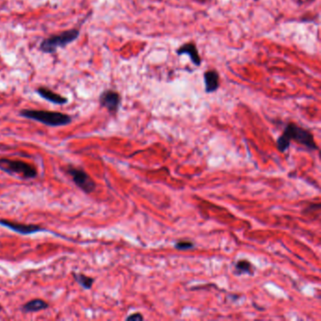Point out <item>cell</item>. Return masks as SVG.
<instances>
[{
    "label": "cell",
    "instance_id": "6da1fadb",
    "mask_svg": "<svg viewBox=\"0 0 321 321\" xmlns=\"http://www.w3.org/2000/svg\"><path fill=\"white\" fill-rule=\"evenodd\" d=\"M290 140H294L303 146L311 150H318V145L315 142L314 136L311 132L290 123L285 128L283 135L277 140V148L280 152H285L290 145Z\"/></svg>",
    "mask_w": 321,
    "mask_h": 321
},
{
    "label": "cell",
    "instance_id": "7a4b0ae2",
    "mask_svg": "<svg viewBox=\"0 0 321 321\" xmlns=\"http://www.w3.org/2000/svg\"><path fill=\"white\" fill-rule=\"evenodd\" d=\"M19 115L24 118L33 120L41 124H44L47 127H52V128L64 127L72 123V117L70 115L62 112H57V111L22 110L19 112Z\"/></svg>",
    "mask_w": 321,
    "mask_h": 321
},
{
    "label": "cell",
    "instance_id": "3957f363",
    "mask_svg": "<svg viewBox=\"0 0 321 321\" xmlns=\"http://www.w3.org/2000/svg\"><path fill=\"white\" fill-rule=\"evenodd\" d=\"M80 34L79 29L72 28L65 30L60 34H56L46 38L40 44L39 49L41 52L46 54L55 53L59 48H64L66 46L73 43Z\"/></svg>",
    "mask_w": 321,
    "mask_h": 321
},
{
    "label": "cell",
    "instance_id": "277c9868",
    "mask_svg": "<svg viewBox=\"0 0 321 321\" xmlns=\"http://www.w3.org/2000/svg\"><path fill=\"white\" fill-rule=\"evenodd\" d=\"M0 171L9 175H17L22 179H33L38 175L34 166L25 161L9 158H0Z\"/></svg>",
    "mask_w": 321,
    "mask_h": 321
},
{
    "label": "cell",
    "instance_id": "5b68a950",
    "mask_svg": "<svg viewBox=\"0 0 321 321\" xmlns=\"http://www.w3.org/2000/svg\"><path fill=\"white\" fill-rule=\"evenodd\" d=\"M67 174L72 177L74 185L86 194H91L96 189V183L84 170L69 165L66 168Z\"/></svg>",
    "mask_w": 321,
    "mask_h": 321
},
{
    "label": "cell",
    "instance_id": "8992f818",
    "mask_svg": "<svg viewBox=\"0 0 321 321\" xmlns=\"http://www.w3.org/2000/svg\"><path fill=\"white\" fill-rule=\"evenodd\" d=\"M0 225L11 230L20 235L28 236V235H32L36 234L38 232H45L46 229L41 227L40 225L36 224H25V223H20V222H14L9 220H0Z\"/></svg>",
    "mask_w": 321,
    "mask_h": 321
},
{
    "label": "cell",
    "instance_id": "52a82bcc",
    "mask_svg": "<svg viewBox=\"0 0 321 321\" xmlns=\"http://www.w3.org/2000/svg\"><path fill=\"white\" fill-rule=\"evenodd\" d=\"M99 103L102 108L107 109L110 114H116L121 105V95L112 90H106L99 96Z\"/></svg>",
    "mask_w": 321,
    "mask_h": 321
},
{
    "label": "cell",
    "instance_id": "ba28073f",
    "mask_svg": "<svg viewBox=\"0 0 321 321\" xmlns=\"http://www.w3.org/2000/svg\"><path fill=\"white\" fill-rule=\"evenodd\" d=\"M36 92L43 98L45 99L46 101L50 102V103H53L55 105H65L68 103V98H66L64 96L57 93V92H54L53 91H51L50 89L46 88V87H40V88H37Z\"/></svg>",
    "mask_w": 321,
    "mask_h": 321
},
{
    "label": "cell",
    "instance_id": "9c48e42d",
    "mask_svg": "<svg viewBox=\"0 0 321 321\" xmlns=\"http://www.w3.org/2000/svg\"><path fill=\"white\" fill-rule=\"evenodd\" d=\"M176 53L177 55H188L192 62H193L194 64L196 66H200L201 64H202V61H201V57L199 56V53H198V50H197V47L196 46L193 44V43H188V44H185L183 46H181L180 48H178L176 50Z\"/></svg>",
    "mask_w": 321,
    "mask_h": 321
},
{
    "label": "cell",
    "instance_id": "30bf717a",
    "mask_svg": "<svg viewBox=\"0 0 321 321\" xmlns=\"http://www.w3.org/2000/svg\"><path fill=\"white\" fill-rule=\"evenodd\" d=\"M204 84H205V92H216L220 87V75L217 71L210 70L206 71L203 74Z\"/></svg>",
    "mask_w": 321,
    "mask_h": 321
},
{
    "label": "cell",
    "instance_id": "8fae6325",
    "mask_svg": "<svg viewBox=\"0 0 321 321\" xmlns=\"http://www.w3.org/2000/svg\"><path fill=\"white\" fill-rule=\"evenodd\" d=\"M48 307H49V304L44 300L34 299L22 305L21 310L24 313H35L46 310Z\"/></svg>",
    "mask_w": 321,
    "mask_h": 321
},
{
    "label": "cell",
    "instance_id": "7c38bea8",
    "mask_svg": "<svg viewBox=\"0 0 321 321\" xmlns=\"http://www.w3.org/2000/svg\"><path fill=\"white\" fill-rule=\"evenodd\" d=\"M73 280L84 289L86 290L92 289V285L94 283V279L92 277H89L82 273H73Z\"/></svg>",
    "mask_w": 321,
    "mask_h": 321
},
{
    "label": "cell",
    "instance_id": "4fadbf2b",
    "mask_svg": "<svg viewBox=\"0 0 321 321\" xmlns=\"http://www.w3.org/2000/svg\"><path fill=\"white\" fill-rule=\"evenodd\" d=\"M236 269L239 272V274L242 273H250L252 274V264L249 262L248 260H240L237 265H236Z\"/></svg>",
    "mask_w": 321,
    "mask_h": 321
},
{
    "label": "cell",
    "instance_id": "5bb4252c",
    "mask_svg": "<svg viewBox=\"0 0 321 321\" xmlns=\"http://www.w3.org/2000/svg\"><path fill=\"white\" fill-rule=\"evenodd\" d=\"M175 247L179 250H188V249L193 248V244L190 241H180L176 243Z\"/></svg>",
    "mask_w": 321,
    "mask_h": 321
},
{
    "label": "cell",
    "instance_id": "9a60e30c",
    "mask_svg": "<svg viewBox=\"0 0 321 321\" xmlns=\"http://www.w3.org/2000/svg\"><path fill=\"white\" fill-rule=\"evenodd\" d=\"M127 321H143V317L140 313H135V314H132L130 315L129 317L127 318Z\"/></svg>",
    "mask_w": 321,
    "mask_h": 321
}]
</instances>
